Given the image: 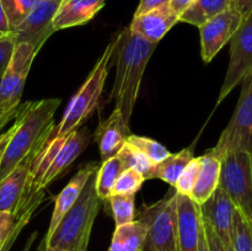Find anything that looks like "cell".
I'll return each instance as SVG.
<instances>
[{
  "label": "cell",
  "instance_id": "10",
  "mask_svg": "<svg viewBox=\"0 0 252 251\" xmlns=\"http://www.w3.org/2000/svg\"><path fill=\"white\" fill-rule=\"evenodd\" d=\"M59 2L41 0L29 16L10 32L15 43H27L39 52L47 39L56 32L52 21Z\"/></svg>",
  "mask_w": 252,
  "mask_h": 251
},
{
  "label": "cell",
  "instance_id": "43",
  "mask_svg": "<svg viewBox=\"0 0 252 251\" xmlns=\"http://www.w3.org/2000/svg\"><path fill=\"white\" fill-rule=\"evenodd\" d=\"M37 235H38V233H37V231H33V233H32L31 235H30L29 238H27L26 243H25L24 248H22V250H21V251H30V250H31L32 245H33L34 241H36Z\"/></svg>",
  "mask_w": 252,
  "mask_h": 251
},
{
  "label": "cell",
  "instance_id": "28",
  "mask_svg": "<svg viewBox=\"0 0 252 251\" xmlns=\"http://www.w3.org/2000/svg\"><path fill=\"white\" fill-rule=\"evenodd\" d=\"M231 244L233 251H252V226L238 209L234 213Z\"/></svg>",
  "mask_w": 252,
  "mask_h": 251
},
{
  "label": "cell",
  "instance_id": "17",
  "mask_svg": "<svg viewBox=\"0 0 252 251\" xmlns=\"http://www.w3.org/2000/svg\"><path fill=\"white\" fill-rule=\"evenodd\" d=\"M90 130H89L86 126L79 127L78 129H75L70 134L66 135L63 145L58 150L51 167H49L46 176H44L43 182L41 185V189L46 188L52 181H54L57 177L61 176L75 161L76 157L88 148V145L90 144Z\"/></svg>",
  "mask_w": 252,
  "mask_h": 251
},
{
  "label": "cell",
  "instance_id": "5",
  "mask_svg": "<svg viewBox=\"0 0 252 251\" xmlns=\"http://www.w3.org/2000/svg\"><path fill=\"white\" fill-rule=\"evenodd\" d=\"M137 219L147 225V251H177L176 191L157 203L143 207Z\"/></svg>",
  "mask_w": 252,
  "mask_h": 251
},
{
  "label": "cell",
  "instance_id": "26",
  "mask_svg": "<svg viewBox=\"0 0 252 251\" xmlns=\"http://www.w3.org/2000/svg\"><path fill=\"white\" fill-rule=\"evenodd\" d=\"M117 155L121 157L127 169L137 170L144 176L145 180L153 179V174H154L157 164L153 160H150L144 153H142L137 148L126 142Z\"/></svg>",
  "mask_w": 252,
  "mask_h": 251
},
{
  "label": "cell",
  "instance_id": "6",
  "mask_svg": "<svg viewBox=\"0 0 252 251\" xmlns=\"http://www.w3.org/2000/svg\"><path fill=\"white\" fill-rule=\"evenodd\" d=\"M240 97L230 122L209 152L221 161L230 152H252V74L243 80Z\"/></svg>",
  "mask_w": 252,
  "mask_h": 251
},
{
  "label": "cell",
  "instance_id": "2",
  "mask_svg": "<svg viewBox=\"0 0 252 251\" xmlns=\"http://www.w3.org/2000/svg\"><path fill=\"white\" fill-rule=\"evenodd\" d=\"M157 46L129 27L118 33V44L115 51L116 78L108 101H115L116 108L121 111L128 125L137 103L145 68Z\"/></svg>",
  "mask_w": 252,
  "mask_h": 251
},
{
  "label": "cell",
  "instance_id": "24",
  "mask_svg": "<svg viewBox=\"0 0 252 251\" xmlns=\"http://www.w3.org/2000/svg\"><path fill=\"white\" fill-rule=\"evenodd\" d=\"M126 169L127 167L118 155L103 161L101 167H98L97 176H96V192L101 201L107 199L111 196V191L116 180Z\"/></svg>",
  "mask_w": 252,
  "mask_h": 251
},
{
  "label": "cell",
  "instance_id": "45",
  "mask_svg": "<svg viewBox=\"0 0 252 251\" xmlns=\"http://www.w3.org/2000/svg\"><path fill=\"white\" fill-rule=\"evenodd\" d=\"M46 251H58V250H54V249H48V250H46Z\"/></svg>",
  "mask_w": 252,
  "mask_h": 251
},
{
  "label": "cell",
  "instance_id": "9",
  "mask_svg": "<svg viewBox=\"0 0 252 251\" xmlns=\"http://www.w3.org/2000/svg\"><path fill=\"white\" fill-rule=\"evenodd\" d=\"M38 52L27 43H15L9 66L0 79V110L9 111L20 105L25 81Z\"/></svg>",
  "mask_w": 252,
  "mask_h": 251
},
{
  "label": "cell",
  "instance_id": "30",
  "mask_svg": "<svg viewBox=\"0 0 252 251\" xmlns=\"http://www.w3.org/2000/svg\"><path fill=\"white\" fill-rule=\"evenodd\" d=\"M127 143H129L130 145H133L134 148H137L138 150H140L142 153H144L150 160L158 164V162L162 161L164 159H166L171 153L166 149L165 145H162L161 143L157 142L154 139H150L147 137H140V135L130 134L127 138Z\"/></svg>",
  "mask_w": 252,
  "mask_h": 251
},
{
  "label": "cell",
  "instance_id": "7",
  "mask_svg": "<svg viewBox=\"0 0 252 251\" xmlns=\"http://www.w3.org/2000/svg\"><path fill=\"white\" fill-rule=\"evenodd\" d=\"M219 186L252 226V176L250 153L230 152L221 159Z\"/></svg>",
  "mask_w": 252,
  "mask_h": 251
},
{
  "label": "cell",
  "instance_id": "13",
  "mask_svg": "<svg viewBox=\"0 0 252 251\" xmlns=\"http://www.w3.org/2000/svg\"><path fill=\"white\" fill-rule=\"evenodd\" d=\"M33 159H26L0 181V211L17 217L27 204Z\"/></svg>",
  "mask_w": 252,
  "mask_h": 251
},
{
  "label": "cell",
  "instance_id": "16",
  "mask_svg": "<svg viewBox=\"0 0 252 251\" xmlns=\"http://www.w3.org/2000/svg\"><path fill=\"white\" fill-rule=\"evenodd\" d=\"M130 134L129 125L125 121L121 111L115 107L112 113L100 123L95 133L102 162L117 155Z\"/></svg>",
  "mask_w": 252,
  "mask_h": 251
},
{
  "label": "cell",
  "instance_id": "44",
  "mask_svg": "<svg viewBox=\"0 0 252 251\" xmlns=\"http://www.w3.org/2000/svg\"><path fill=\"white\" fill-rule=\"evenodd\" d=\"M250 166H251V176H252V152L250 153Z\"/></svg>",
  "mask_w": 252,
  "mask_h": 251
},
{
  "label": "cell",
  "instance_id": "3",
  "mask_svg": "<svg viewBox=\"0 0 252 251\" xmlns=\"http://www.w3.org/2000/svg\"><path fill=\"white\" fill-rule=\"evenodd\" d=\"M97 171L91 174L79 198L62 218L48 240L39 245V251L48 249L58 251L88 250L91 230L101 208V199L96 192Z\"/></svg>",
  "mask_w": 252,
  "mask_h": 251
},
{
  "label": "cell",
  "instance_id": "37",
  "mask_svg": "<svg viewBox=\"0 0 252 251\" xmlns=\"http://www.w3.org/2000/svg\"><path fill=\"white\" fill-rule=\"evenodd\" d=\"M22 106H24V103H22V105L20 103L19 106H16L15 108H11V110H9V111L0 110V130H1L2 128L7 125V123L11 122L12 120H15V118L19 116V113L21 112V110H22Z\"/></svg>",
  "mask_w": 252,
  "mask_h": 251
},
{
  "label": "cell",
  "instance_id": "47",
  "mask_svg": "<svg viewBox=\"0 0 252 251\" xmlns=\"http://www.w3.org/2000/svg\"><path fill=\"white\" fill-rule=\"evenodd\" d=\"M4 36V33H1V32H0V37H2Z\"/></svg>",
  "mask_w": 252,
  "mask_h": 251
},
{
  "label": "cell",
  "instance_id": "35",
  "mask_svg": "<svg viewBox=\"0 0 252 251\" xmlns=\"http://www.w3.org/2000/svg\"><path fill=\"white\" fill-rule=\"evenodd\" d=\"M202 224H203L204 233H206V238H207V243H208L209 251H229L228 249L225 248V245L221 243L220 239L217 236V234L214 233L213 229H212L209 225H207L203 220H202Z\"/></svg>",
  "mask_w": 252,
  "mask_h": 251
},
{
  "label": "cell",
  "instance_id": "32",
  "mask_svg": "<svg viewBox=\"0 0 252 251\" xmlns=\"http://www.w3.org/2000/svg\"><path fill=\"white\" fill-rule=\"evenodd\" d=\"M199 171V157H194L186 167L181 175L177 179L176 184H175V191L176 193L182 194V196H191L192 191H193L194 184H196L197 176H198Z\"/></svg>",
  "mask_w": 252,
  "mask_h": 251
},
{
  "label": "cell",
  "instance_id": "49",
  "mask_svg": "<svg viewBox=\"0 0 252 251\" xmlns=\"http://www.w3.org/2000/svg\"><path fill=\"white\" fill-rule=\"evenodd\" d=\"M107 251H111V250H107Z\"/></svg>",
  "mask_w": 252,
  "mask_h": 251
},
{
  "label": "cell",
  "instance_id": "48",
  "mask_svg": "<svg viewBox=\"0 0 252 251\" xmlns=\"http://www.w3.org/2000/svg\"><path fill=\"white\" fill-rule=\"evenodd\" d=\"M0 137H1V134H0Z\"/></svg>",
  "mask_w": 252,
  "mask_h": 251
},
{
  "label": "cell",
  "instance_id": "23",
  "mask_svg": "<svg viewBox=\"0 0 252 251\" xmlns=\"http://www.w3.org/2000/svg\"><path fill=\"white\" fill-rule=\"evenodd\" d=\"M230 7V0H194L179 17V22L199 27Z\"/></svg>",
  "mask_w": 252,
  "mask_h": 251
},
{
  "label": "cell",
  "instance_id": "8",
  "mask_svg": "<svg viewBox=\"0 0 252 251\" xmlns=\"http://www.w3.org/2000/svg\"><path fill=\"white\" fill-rule=\"evenodd\" d=\"M252 74V10L244 16L240 26L230 39V62L217 105Z\"/></svg>",
  "mask_w": 252,
  "mask_h": 251
},
{
  "label": "cell",
  "instance_id": "12",
  "mask_svg": "<svg viewBox=\"0 0 252 251\" xmlns=\"http://www.w3.org/2000/svg\"><path fill=\"white\" fill-rule=\"evenodd\" d=\"M199 209H201L202 220L213 229L214 233L229 251H233L231 235H233L234 213L236 208L228 193L220 186H218L213 194L202 206H199Z\"/></svg>",
  "mask_w": 252,
  "mask_h": 251
},
{
  "label": "cell",
  "instance_id": "19",
  "mask_svg": "<svg viewBox=\"0 0 252 251\" xmlns=\"http://www.w3.org/2000/svg\"><path fill=\"white\" fill-rule=\"evenodd\" d=\"M105 4L106 0H62L52 21L54 31L86 24Z\"/></svg>",
  "mask_w": 252,
  "mask_h": 251
},
{
  "label": "cell",
  "instance_id": "42",
  "mask_svg": "<svg viewBox=\"0 0 252 251\" xmlns=\"http://www.w3.org/2000/svg\"><path fill=\"white\" fill-rule=\"evenodd\" d=\"M198 251H209V249H208V243H207V238H206V233H204L203 224H202V219H201V225H199Z\"/></svg>",
  "mask_w": 252,
  "mask_h": 251
},
{
  "label": "cell",
  "instance_id": "34",
  "mask_svg": "<svg viewBox=\"0 0 252 251\" xmlns=\"http://www.w3.org/2000/svg\"><path fill=\"white\" fill-rule=\"evenodd\" d=\"M16 218L17 217L12 216V214L0 211V246L6 240L7 235L10 234L11 229L14 228Z\"/></svg>",
  "mask_w": 252,
  "mask_h": 251
},
{
  "label": "cell",
  "instance_id": "38",
  "mask_svg": "<svg viewBox=\"0 0 252 251\" xmlns=\"http://www.w3.org/2000/svg\"><path fill=\"white\" fill-rule=\"evenodd\" d=\"M230 7L246 16L252 10V0H230Z\"/></svg>",
  "mask_w": 252,
  "mask_h": 251
},
{
  "label": "cell",
  "instance_id": "20",
  "mask_svg": "<svg viewBox=\"0 0 252 251\" xmlns=\"http://www.w3.org/2000/svg\"><path fill=\"white\" fill-rule=\"evenodd\" d=\"M220 170L221 161L217 159L209 150L204 155L199 157L198 176L193 191L189 196L198 206H202L219 186Z\"/></svg>",
  "mask_w": 252,
  "mask_h": 251
},
{
  "label": "cell",
  "instance_id": "27",
  "mask_svg": "<svg viewBox=\"0 0 252 251\" xmlns=\"http://www.w3.org/2000/svg\"><path fill=\"white\" fill-rule=\"evenodd\" d=\"M106 201L110 203L116 226L135 220V194H112Z\"/></svg>",
  "mask_w": 252,
  "mask_h": 251
},
{
  "label": "cell",
  "instance_id": "39",
  "mask_svg": "<svg viewBox=\"0 0 252 251\" xmlns=\"http://www.w3.org/2000/svg\"><path fill=\"white\" fill-rule=\"evenodd\" d=\"M193 1L194 0H170L169 6L170 9H171L175 14L179 15L180 17V15H181Z\"/></svg>",
  "mask_w": 252,
  "mask_h": 251
},
{
  "label": "cell",
  "instance_id": "25",
  "mask_svg": "<svg viewBox=\"0 0 252 251\" xmlns=\"http://www.w3.org/2000/svg\"><path fill=\"white\" fill-rule=\"evenodd\" d=\"M43 197H44L43 189H39V191L34 192V193L30 197L29 201H27V204L25 206V208L22 209L21 213L17 216L16 221H15V224H14V228L11 229L10 234L7 235L6 240H5L4 243H2V245L0 246V251L11 250L12 245L15 244L16 239L19 238V235H20V233L22 231V229H24L25 226L29 224L30 219L32 218V216H33V213L36 212V209L38 208V206L41 204V202L43 201Z\"/></svg>",
  "mask_w": 252,
  "mask_h": 251
},
{
  "label": "cell",
  "instance_id": "22",
  "mask_svg": "<svg viewBox=\"0 0 252 251\" xmlns=\"http://www.w3.org/2000/svg\"><path fill=\"white\" fill-rule=\"evenodd\" d=\"M193 159V145L185 148V149L180 150L179 153L170 154L166 159L155 165L153 179H161L162 181L174 187L181 172L185 170V167Z\"/></svg>",
  "mask_w": 252,
  "mask_h": 251
},
{
  "label": "cell",
  "instance_id": "11",
  "mask_svg": "<svg viewBox=\"0 0 252 251\" xmlns=\"http://www.w3.org/2000/svg\"><path fill=\"white\" fill-rule=\"evenodd\" d=\"M243 15L233 7L217 15L199 26L202 59L209 63L221 48L233 38L243 21Z\"/></svg>",
  "mask_w": 252,
  "mask_h": 251
},
{
  "label": "cell",
  "instance_id": "41",
  "mask_svg": "<svg viewBox=\"0 0 252 251\" xmlns=\"http://www.w3.org/2000/svg\"><path fill=\"white\" fill-rule=\"evenodd\" d=\"M0 32L4 34H9L11 32L9 21H7V16L5 14V10L2 7L1 1H0Z\"/></svg>",
  "mask_w": 252,
  "mask_h": 251
},
{
  "label": "cell",
  "instance_id": "18",
  "mask_svg": "<svg viewBox=\"0 0 252 251\" xmlns=\"http://www.w3.org/2000/svg\"><path fill=\"white\" fill-rule=\"evenodd\" d=\"M96 170H98V164H96V162H90V164L84 165L83 167H80V169L78 170L76 175H74L73 179L68 182V185L62 189V192L56 198V203H54V209L53 213H52L51 221H49L46 236H44L41 244L46 243V241L48 240L49 236L52 235L54 229H56L57 225L59 224V221L62 220V218L65 216L66 212L73 207V204L75 203L76 199L79 198V196H80L81 191H83L84 186H85L89 177H90L91 174L95 172Z\"/></svg>",
  "mask_w": 252,
  "mask_h": 251
},
{
  "label": "cell",
  "instance_id": "46",
  "mask_svg": "<svg viewBox=\"0 0 252 251\" xmlns=\"http://www.w3.org/2000/svg\"><path fill=\"white\" fill-rule=\"evenodd\" d=\"M51 1H62V0H51Z\"/></svg>",
  "mask_w": 252,
  "mask_h": 251
},
{
  "label": "cell",
  "instance_id": "36",
  "mask_svg": "<svg viewBox=\"0 0 252 251\" xmlns=\"http://www.w3.org/2000/svg\"><path fill=\"white\" fill-rule=\"evenodd\" d=\"M169 4H170V0H140L134 15L144 14V12L149 11V10L157 9V7H160V6H165V5H169Z\"/></svg>",
  "mask_w": 252,
  "mask_h": 251
},
{
  "label": "cell",
  "instance_id": "1",
  "mask_svg": "<svg viewBox=\"0 0 252 251\" xmlns=\"http://www.w3.org/2000/svg\"><path fill=\"white\" fill-rule=\"evenodd\" d=\"M61 105L58 98L25 102L15 118V130L0 161V181L26 159H36L49 142L56 122L54 115Z\"/></svg>",
  "mask_w": 252,
  "mask_h": 251
},
{
  "label": "cell",
  "instance_id": "15",
  "mask_svg": "<svg viewBox=\"0 0 252 251\" xmlns=\"http://www.w3.org/2000/svg\"><path fill=\"white\" fill-rule=\"evenodd\" d=\"M177 22L179 15L175 14L169 5H165L144 14L134 15L129 29L147 41L158 44Z\"/></svg>",
  "mask_w": 252,
  "mask_h": 251
},
{
  "label": "cell",
  "instance_id": "4",
  "mask_svg": "<svg viewBox=\"0 0 252 251\" xmlns=\"http://www.w3.org/2000/svg\"><path fill=\"white\" fill-rule=\"evenodd\" d=\"M117 44L118 34L111 39L102 56L98 58L93 70L89 73L86 80L73 96L68 107L64 111L62 120L54 127L49 140L53 138L66 137L71 132L78 129L79 127H81L84 121L97 107Z\"/></svg>",
  "mask_w": 252,
  "mask_h": 251
},
{
  "label": "cell",
  "instance_id": "33",
  "mask_svg": "<svg viewBox=\"0 0 252 251\" xmlns=\"http://www.w3.org/2000/svg\"><path fill=\"white\" fill-rule=\"evenodd\" d=\"M14 48L15 41L11 33L0 37V79L9 66L12 53H14Z\"/></svg>",
  "mask_w": 252,
  "mask_h": 251
},
{
  "label": "cell",
  "instance_id": "21",
  "mask_svg": "<svg viewBox=\"0 0 252 251\" xmlns=\"http://www.w3.org/2000/svg\"><path fill=\"white\" fill-rule=\"evenodd\" d=\"M147 233V225L138 219L125 225L116 226L108 250L144 251Z\"/></svg>",
  "mask_w": 252,
  "mask_h": 251
},
{
  "label": "cell",
  "instance_id": "14",
  "mask_svg": "<svg viewBox=\"0 0 252 251\" xmlns=\"http://www.w3.org/2000/svg\"><path fill=\"white\" fill-rule=\"evenodd\" d=\"M177 251H198L201 209L189 196L176 193Z\"/></svg>",
  "mask_w": 252,
  "mask_h": 251
},
{
  "label": "cell",
  "instance_id": "40",
  "mask_svg": "<svg viewBox=\"0 0 252 251\" xmlns=\"http://www.w3.org/2000/svg\"><path fill=\"white\" fill-rule=\"evenodd\" d=\"M14 130H15V122H14V125H12L9 129H7V132L2 133L1 137H0V161H1L2 155H4V152H5V148H6L7 143H9V139L11 138Z\"/></svg>",
  "mask_w": 252,
  "mask_h": 251
},
{
  "label": "cell",
  "instance_id": "29",
  "mask_svg": "<svg viewBox=\"0 0 252 251\" xmlns=\"http://www.w3.org/2000/svg\"><path fill=\"white\" fill-rule=\"evenodd\" d=\"M0 1L12 31L17 25L21 24L29 16L30 12L39 4L41 0H0Z\"/></svg>",
  "mask_w": 252,
  "mask_h": 251
},
{
  "label": "cell",
  "instance_id": "31",
  "mask_svg": "<svg viewBox=\"0 0 252 251\" xmlns=\"http://www.w3.org/2000/svg\"><path fill=\"white\" fill-rule=\"evenodd\" d=\"M145 181L144 176L134 169H126L116 180L111 191L112 194H135Z\"/></svg>",
  "mask_w": 252,
  "mask_h": 251
}]
</instances>
